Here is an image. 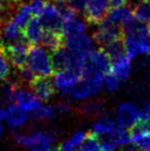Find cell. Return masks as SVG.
<instances>
[{
	"label": "cell",
	"mask_w": 150,
	"mask_h": 151,
	"mask_svg": "<svg viewBox=\"0 0 150 151\" xmlns=\"http://www.w3.org/2000/svg\"><path fill=\"white\" fill-rule=\"evenodd\" d=\"M27 64L34 73L39 74L40 76L50 77L55 73L52 52L44 46L43 47L39 45L31 46Z\"/></svg>",
	"instance_id": "1"
},
{
	"label": "cell",
	"mask_w": 150,
	"mask_h": 151,
	"mask_svg": "<svg viewBox=\"0 0 150 151\" xmlns=\"http://www.w3.org/2000/svg\"><path fill=\"white\" fill-rule=\"evenodd\" d=\"M112 62L106 55V52L100 48L98 50H93L85 60L83 77L93 78L97 76H105L111 72Z\"/></svg>",
	"instance_id": "2"
},
{
	"label": "cell",
	"mask_w": 150,
	"mask_h": 151,
	"mask_svg": "<svg viewBox=\"0 0 150 151\" xmlns=\"http://www.w3.org/2000/svg\"><path fill=\"white\" fill-rule=\"evenodd\" d=\"M111 10L109 0H85L83 18L88 24L101 25Z\"/></svg>",
	"instance_id": "3"
},
{
	"label": "cell",
	"mask_w": 150,
	"mask_h": 151,
	"mask_svg": "<svg viewBox=\"0 0 150 151\" xmlns=\"http://www.w3.org/2000/svg\"><path fill=\"white\" fill-rule=\"evenodd\" d=\"M121 38H124L121 27L114 25L107 20L99 25V28L93 33V40L99 45H101V47L107 45L114 40L121 39Z\"/></svg>",
	"instance_id": "4"
},
{
	"label": "cell",
	"mask_w": 150,
	"mask_h": 151,
	"mask_svg": "<svg viewBox=\"0 0 150 151\" xmlns=\"http://www.w3.org/2000/svg\"><path fill=\"white\" fill-rule=\"evenodd\" d=\"M40 21L44 30L62 32L63 19L56 4L50 0H46L45 7L40 16Z\"/></svg>",
	"instance_id": "5"
},
{
	"label": "cell",
	"mask_w": 150,
	"mask_h": 151,
	"mask_svg": "<svg viewBox=\"0 0 150 151\" xmlns=\"http://www.w3.org/2000/svg\"><path fill=\"white\" fill-rule=\"evenodd\" d=\"M29 44L30 43L28 41H23L20 43L12 44V45L7 46L2 50L9 63L14 65L17 69L25 67V65L28 62L29 50H30Z\"/></svg>",
	"instance_id": "6"
},
{
	"label": "cell",
	"mask_w": 150,
	"mask_h": 151,
	"mask_svg": "<svg viewBox=\"0 0 150 151\" xmlns=\"http://www.w3.org/2000/svg\"><path fill=\"white\" fill-rule=\"evenodd\" d=\"M29 88L32 90L38 100L42 102H47L56 93L55 84L50 77L36 76Z\"/></svg>",
	"instance_id": "7"
},
{
	"label": "cell",
	"mask_w": 150,
	"mask_h": 151,
	"mask_svg": "<svg viewBox=\"0 0 150 151\" xmlns=\"http://www.w3.org/2000/svg\"><path fill=\"white\" fill-rule=\"evenodd\" d=\"M99 141L106 151H114L117 146L126 145L131 141L128 132L121 127H117L111 133L99 136Z\"/></svg>",
	"instance_id": "8"
},
{
	"label": "cell",
	"mask_w": 150,
	"mask_h": 151,
	"mask_svg": "<svg viewBox=\"0 0 150 151\" xmlns=\"http://www.w3.org/2000/svg\"><path fill=\"white\" fill-rule=\"evenodd\" d=\"M65 47L71 52L80 55L82 57H88L93 52L94 42L86 35H79L73 38H69L65 41Z\"/></svg>",
	"instance_id": "9"
},
{
	"label": "cell",
	"mask_w": 150,
	"mask_h": 151,
	"mask_svg": "<svg viewBox=\"0 0 150 151\" xmlns=\"http://www.w3.org/2000/svg\"><path fill=\"white\" fill-rule=\"evenodd\" d=\"M116 116L121 127H132L140 117V112L134 104L124 103L118 107Z\"/></svg>",
	"instance_id": "10"
},
{
	"label": "cell",
	"mask_w": 150,
	"mask_h": 151,
	"mask_svg": "<svg viewBox=\"0 0 150 151\" xmlns=\"http://www.w3.org/2000/svg\"><path fill=\"white\" fill-rule=\"evenodd\" d=\"M81 77L69 71H58L55 73V86L64 95L72 93L75 86L80 82Z\"/></svg>",
	"instance_id": "11"
},
{
	"label": "cell",
	"mask_w": 150,
	"mask_h": 151,
	"mask_svg": "<svg viewBox=\"0 0 150 151\" xmlns=\"http://www.w3.org/2000/svg\"><path fill=\"white\" fill-rule=\"evenodd\" d=\"M76 113L85 118H96L103 115L105 112L104 102L101 99H94L81 104L76 108Z\"/></svg>",
	"instance_id": "12"
},
{
	"label": "cell",
	"mask_w": 150,
	"mask_h": 151,
	"mask_svg": "<svg viewBox=\"0 0 150 151\" xmlns=\"http://www.w3.org/2000/svg\"><path fill=\"white\" fill-rule=\"evenodd\" d=\"M44 33V28L41 24L39 17L33 16V18L30 20V22L27 24L25 29L23 30L24 37L30 44L37 45L42 40V36Z\"/></svg>",
	"instance_id": "13"
},
{
	"label": "cell",
	"mask_w": 150,
	"mask_h": 151,
	"mask_svg": "<svg viewBox=\"0 0 150 151\" xmlns=\"http://www.w3.org/2000/svg\"><path fill=\"white\" fill-rule=\"evenodd\" d=\"M122 31H123L124 37L130 36H137V37H144L149 32V27L146 23L138 20L133 17L130 21L122 25Z\"/></svg>",
	"instance_id": "14"
},
{
	"label": "cell",
	"mask_w": 150,
	"mask_h": 151,
	"mask_svg": "<svg viewBox=\"0 0 150 151\" xmlns=\"http://www.w3.org/2000/svg\"><path fill=\"white\" fill-rule=\"evenodd\" d=\"M42 43L44 47L47 48L50 52H54L58 50L59 48L65 46V39L62 32L44 30L43 36H42Z\"/></svg>",
	"instance_id": "15"
},
{
	"label": "cell",
	"mask_w": 150,
	"mask_h": 151,
	"mask_svg": "<svg viewBox=\"0 0 150 151\" xmlns=\"http://www.w3.org/2000/svg\"><path fill=\"white\" fill-rule=\"evenodd\" d=\"M101 48L106 52V55L109 57V59L112 62V64L128 56L126 55V47L124 38L114 40V41L110 42L109 44H107V45L103 46Z\"/></svg>",
	"instance_id": "16"
},
{
	"label": "cell",
	"mask_w": 150,
	"mask_h": 151,
	"mask_svg": "<svg viewBox=\"0 0 150 151\" xmlns=\"http://www.w3.org/2000/svg\"><path fill=\"white\" fill-rule=\"evenodd\" d=\"M133 16H134V12L131 8V6L122 5L119 6V7L112 8L109 12L106 20L114 25L119 26V25H123L124 23L130 21L133 18Z\"/></svg>",
	"instance_id": "17"
},
{
	"label": "cell",
	"mask_w": 150,
	"mask_h": 151,
	"mask_svg": "<svg viewBox=\"0 0 150 151\" xmlns=\"http://www.w3.org/2000/svg\"><path fill=\"white\" fill-rule=\"evenodd\" d=\"M84 30H85V24L76 17L63 22L62 33L64 35L65 39L82 35Z\"/></svg>",
	"instance_id": "18"
},
{
	"label": "cell",
	"mask_w": 150,
	"mask_h": 151,
	"mask_svg": "<svg viewBox=\"0 0 150 151\" xmlns=\"http://www.w3.org/2000/svg\"><path fill=\"white\" fill-rule=\"evenodd\" d=\"M16 102L19 105V107L24 111H34L40 106L36 96L31 93L30 91L24 90H21L19 91Z\"/></svg>",
	"instance_id": "19"
},
{
	"label": "cell",
	"mask_w": 150,
	"mask_h": 151,
	"mask_svg": "<svg viewBox=\"0 0 150 151\" xmlns=\"http://www.w3.org/2000/svg\"><path fill=\"white\" fill-rule=\"evenodd\" d=\"M5 118L10 127H19L26 122L27 114L20 107L11 105L6 110Z\"/></svg>",
	"instance_id": "20"
},
{
	"label": "cell",
	"mask_w": 150,
	"mask_h": 151,
	"mask_svg": "<svg viewBox=\"0 0 150 151\" xmlns=\"http://www.w3.org/2000/svg\"><path fill=\"white\" fill-rule=\"evenodd\" d=\"M33 18V9L31 4H24L21 7H19L18 12H16V16H14L12 22L21 29V30H24L25 27L27 26L30 20Z\"/></svg>",
	"instance_id": "21"
},
{
	"label": "cell",
	"mask_w": 150,
	"mask_h": 151,
	"mask_svg": "<svg viewBox=\"0 0 150 151\" xmlns=\"http://www.w3.org/2000/svg\"><path fill=\"white\" fill-rule=\"evenodd\" d=\"M111 70L113 71L112 73H114L119 78V80H121V81L128 80L131 75V70H132V67H131V59L126 56L124 58H122L121 60L113 63L112 69Z\"/></svg>",
	"instance_id": "22"
},
{
	"label": "cell",
	"mask_w": 150,
	"mask_h": 151,
	"mask_svg": "<svg viewBox=\"0 0 150 151\" xmlns=\"http://www.w3.org/2000/svg\"><path fill=\"white\" fill-rule=\"evenodd\" d=\"M82 151H106L99 141V136L94 131L86 134V138L82 145Z\"/></svg>",
	"instance_id": "23"
},
{
	"label": "cell",
	"mask_w": 150,
	"mask_h": 151,
	"mask_svg": "<svg viewBox=\"0 0 150 151\" xmlns=\"http://www.w3.org/2000/svg\"><path fill=\"white\" fill-rule=\"evenodd\" d=\"M86 138V134L82 133V132H78L74 134L71 138H69L67 141L62 143L58 147L59 151H72L74 150L77 146H79L82 142H84Z\"/></svg>",
	"instance_id": "24"
},
{
	"label": "cell",
	"mask_w": 150,
	"mask_h": 151,
	"mask_svg": "<svg viewBox=\"0 0 150 151\" xmlns=\"http://www.w3.org/2000/svg\"><path fill=\"white\" fill-rule=\"evenodd\" d=\"M55 115V110L50 106L40 105L34 111H31L30 118L32 120H48Z\"/></svg>",
	"instance_id": "25"
},
{
	"label": "cell",
	"mask_w": 150,
	"mask_h": 151,
	"mask_svg": "<svg viewBox=\"0 0 150 151\" xmlns=\"http://www.w3.org/2000/svg\"><path fill=\"white\" fill-rule=\"evenodd\" d=\"M131 142L142 151H150V134L136 133L131 135Z\"/></svg>",
	"instance_id": "26"
},
{
	"label": "cell",
	"mask_w": 150,
	"mask_h": 151,
	"mask_svg": "<svg viewBox=\"0 0 150 151\" xmlns=\"http://www.w3.org/2000/svg\"><path fill=\"white\" fill-rule=\"evenodd\" d=\"M116 129L115 123L113 120L109 119V118H103L100 121L94 125V132L98 136H103L106 134L111 133L112 131Z\"/></svg>",
	"instance_id": "27"
},
{
	"label": "cell",
	"mask_w": 150,
	"mask_h": 151,
	"mask_svg": "<svg viewBox=\"0 0 150 151\" xmlns=\"http://www.w3.org/2000/svg\"><path fill=\"white\" fill-rule=\"evenodd\" d=\"M10 75L9 61L6 58L5 54L2 50H0V80L5 81Z\"/></svg>",
	"instance_id": "28"
},
{
	"label": "cell",
	"mask_w": 150,
	"mask_h": 151,
	"mask_svg": "<svg viewBox=\"0 0 150 151\" xmlns=\"http://www.w3.org/2000/svg\"><path fill=\"white\" fill-rule=\"evenodd\" d=\"M72 96L77 100H84L88 97H90V96H92L90 88H88V84H86V82L84 80L82 82H79V83L76 84L75 88L72 91Z\"/></svg>",
	"instance_id": "29"
},
{
	"label": "cell",
	"mask_w": 150,
	"mask_h": 151,
	"mask_svg": "<svg viewBox=\"0 0 150 151\" xmlns=\"http://www.w3.org/2000/svg\"><path fill=\"white\" fill-rule=\"evenodd\" d=\"M104 84L108 91H115L116 90L119 88V86H120L119 78L114 73H112V72H109L104 77Z\"/></svg>",
	"instance_id": "30"
},
{
	"label": "cell",
	"mask_w": 150,
	"mask_h": 151,
	"mask_svg": "<svg viewBox=\"0 0 150 151\" xmlns=\"http://www.w3.org/2000/svg\"><path fill=\"white\" fill-rule=\"evenodd\" d=\"M136 133H148L150 134V119H140L139 118L137 122L131 127L130 134Z\"/></svg>",
	"instance_id": "31"
},
{
	"label": "cell",
	"mask_w": 150,
	"mask_h": 151,
	"mask_svg": "<svg viewBox=\"0 0 150 151\" xmlns=\"http://www.w3.org/2000/svg\"><path fill=\"white\" fill-rule=\"evenodd\" d=\"M128 91L135 98L136 100H144L145 98L148 96V93L145 88H143L141 86H138V84H133L130 88H128Z\"/></svg>",
	"instance_id": "32"
},
{
	"label": "cell",
	"mask_w": 150,
	"mask_h": 151,
	"mask_svg": "<svg viewBox=\"0 0 150 151\" xmlns=\"http://www.w3.org/2000/svg\"><path fill=\"white\" fill-rule=\"evenodd\" d=\"M46 0H32L31 6L33 9V14L36 17H40L45 7Z\"/></svg>",
	"instance_id": "33"
},
{
	"label": "cell",
	"mask_w": 150,
	"mask_h": 151,
	"mask_svg": "<svg viewBox=\"0 0 150 151\" xmlns=\"http://www.w3.org/2000/svg\"><path fill=\"white\" fill-rule=\"evenodd\" d=\"M141 54L148 55L150 57V30L148 33L145 35L142 41V48H141Z\"/></svg>",
	"instance_id": "34"
},
{
	"label": "cell",
	"mask_w": 150,
	"mask_h": 151,
	"mask_svg": "<svg viewBox=\"0 0 150 151\" xmlns=\"http://www.w3.org/2000/svg\"><path fill=\"white\" fill-rule=\"evenodd\" d=\"M57 110H58L60 113L67 114L69 112H71L72 110V106L69 102H62V103H59L57 106Z\"/></svg>",
	"instance_id": "35"
},
{
	"label": "cell",
	"mask_w": 150,
	"mask_h": 151,
	"mask_svg": "<svg viewBox=\"0 0 150 151\" xmlns=\"http://www.w3.org/2000/svg\"><path fill=\"white\" fill-rule=\"evenodd\" d=\"M52 148H50V143L48 142H42L38 143L31 148V151H52Z\"/></svg>",
	"instance_id": "36"
},
{
	"label": "cell",
	"mask_w": 150,
	"mask_h": 151,
	"mask_svg": "<svg viewBox=\"0 0 150 151\" xmlns=\"http://www.w3.org/2000/svg\"><path fill=\"white\" fill-rule=\"evenodd\" d=\"M140 119H150V100L147 103V106L140 112Z\"/></svg>",
	"instance_id": "37"
},
{
	"label": "cell",
	"mask_w": 150,
	"mask_h": 151,
	"mask_svg": "<svg viewBox=\"0 0 150 151\" xmlns=\"http://www.w3.org/2000/svg\"><path fill=\"white\" fill-rule=\"evenodd\" d=\"M126 1L128 0H109V3H110V7L112 9V8H116L124 5L126 3Z\"/></svg>",
	"instance_id": "38"
},
{
	"label": "cell",
	"mask_w": 150,
	"mask_h": 151,
	"mask_svg": "<svg viewBox=\"0 0 150 151\" xmlns=\"http://www.w3.org/2000/svg\"><path fill=\"white\" fill-rule=\"evenodd\" d=\"M120 151H142L140 149V148H138L136 145H134V146H128V147H126V148H123L122 150H120Z\"/></svg>",
	"instance_id": "39"
},
{
	"label": "cell",
	"mask_w": 150,
	"mask_h": 151,
	"mask_svg": "<svg viewBox=\"0 0 150 151\" xmlns=\"http://www.w3.org/2000/svg\"><path fill=\"white\" fill-rule=\"evenodd\" d=\"M5 116H6V111L2 107H0V121L3 119V118H5Z\"/></svg>",
	"instance_id": "40"
},
{
	"label": "cell",
	"mask_w": 150,
	"mask_h": 151,
	"mask_svg": "<svg viewBox=\"0 0 150 151\" xmlns=\"http://www.w3.org/2000/svg\"><path fill=\"white\" fill-rule=\"evenodd\" d=\"M145 81H146V83L150 86V71L145 73Z\"/></svg>",
	"instance_id": "41"
},
{
	"label": "cell",
	"mask_w": 150,
	"mask_h": 151,
	"mask_svg": "<svg viewBox=\"0 0 150 151\" xmlns=\"http://www.w3.org/2000/svg\"><path fill=\"white\" fill-rule=\"evenodd\" d=\"M8 1L11 2V3H14V4H16V5H18V4L22 3L23 1H25V0H8Z\"/></svg>",
	"instance_id": "42"
},
{
	"label": "cell",
	"mask_w": 150,
	"mask_h": 151,
	"mask_svg": "<svg viewBox=\"0 0 150 151\" xmlns=\"http://www.w3.org/2000/svg\"><path fill=\"white\" fill-rule=\"evenodd\" d=\"M2 131H3V129H2L1 124H0V137H1V135H2Z\"/></svg>",
	"instance_id": "43"
},
{
	"label": "cell",
	"mask_w": 150,
	"mask_h": 151,
	"mask_svg": "<svg viewBox=\"0 0 150 151\" xmlns=\"http://www.w3.org/2000/svg\"><path fill=\"white\" fill-rule=\"evenodd\" d=\"M56 1H66V2H68V1H70V0H56Z\"/></svg>",
	"instance_id": "44"
},
{
	"label": "cell",
	"mask_w": 150,
	"mask_h": 151,
	"mask_svg": "<svg viewBox=\"0 0 150 151\" xmlns=\"http://www.w3.org/2000/svg\"><path fill=\"white\" fill-rule=\"evenodd\" d=\"M72 151H82V150H79V149H74V150H72Z\"/></svg>",
	"instance_id": "45"
},
{
	"label": "cell",
	"mask_w": 150,
	"mask_h": 151,
	"mask_svg": "<svg viewBox=\"0 0 150 151\" xmlns=\"http://www.w3.org/2000/svg\"><path fill=\"white\" fill-rule=\"evenodd\" d=\"M52 151H59V149H58V148H57V149H52Z\"/></svg>",
	"instance_id": "46"
},
{
	"label": "cell",
	"mask_w": 150,
	"mask_h": 151,
	"mask_svg": "<svg viewBox=\"0 0 150 151\" xmlns=\"http://www.w3.org/2000/svg\"><path fill=\"white\" fill-rule=\"evenodd\" d=\"M1 1H2V0H0V2H1Z\"/></svg>",
	"instance_id": "47"
}]
</instances>
